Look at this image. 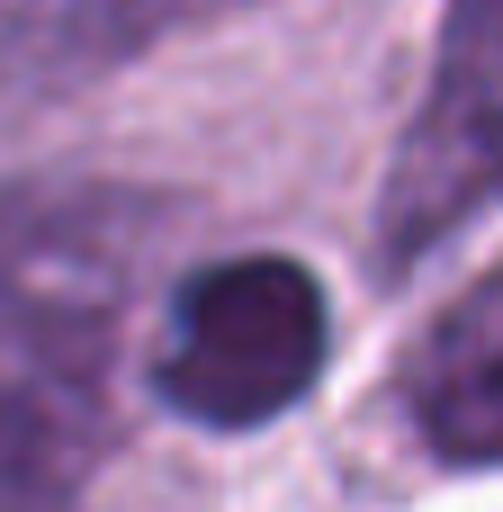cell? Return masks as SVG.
<instances>
[{
    "label": "cell",
    "mask_w": 503,
    "mask_h": 512,
    "mask_svg": "<svg viewBox=\"0 0 503 512\" xmlns=\"http://www.w3.org/2000/svg\"><path fill=\"white\" fill-rule=\"evenodd\" d=\"M405 414L423 450L459 468H503V261L468 279L405 360Z\"/></svg>",
    "instance_id": "277c9868"
},
{
    "label": "cell",
    "mask_w": 503,
    "mask_h": 512,
    "mask_svg": "<svg viewBox=\"0 0 503 512\" xmlns=\"http://www.w3.org/2000/svg\"><path fill=\"white\" fill-rule=\"evenodd\" d=\"M503 198V0H450L432 90L378 189V270L432 261Z\"/></svg>",
    "instance_id": "3957f363"
},
{
    "label": "cell",
    "mask_w": 503,
    "mask_h": 512,
    "mask_svg": "<svg viewBox=\"0 0 503 512\" xmlns=\"http://www.w3.org/2000/svg\"><path fill=\"white\" fill-rule=\"evenodd\" d=\"M117 225L90 198H0V512H72L99 459Z\"/></svg>",
    "instance_id": "6da1fadb"
},
{
    "label": "cell",
    "mask_w": 503,
    "mask_h": 512,
    "mask_svg": "<svg viewBox=\"0 0 503 512\" xmlns=\"http://www.w3.org/2000/svg\"><path fill=\"white\" fill-rule=\"evenodd\" d=\"M234 0H0V54L18 72H81L117 63L189 18H216Z\"/></svg>",
    "instance_id": "5b68a950"
},
{
    "label": "cell",
    "mask_w": 503,
    "mask_h": 512,
    "mask_svg": "<svg viewBox=\"0 0 503 512\" xmlns=\"http://www.w3.org/2000/svg\"><path fill=\"white\" fill-rule=\"evenodd\" d=\"M324 369V288L279 261H216L198 270L153 342V396L207 432H252L270 414H288Z\"/></svg>",
    "instance_id": "7a4b0ae2"
}]
</instances>
